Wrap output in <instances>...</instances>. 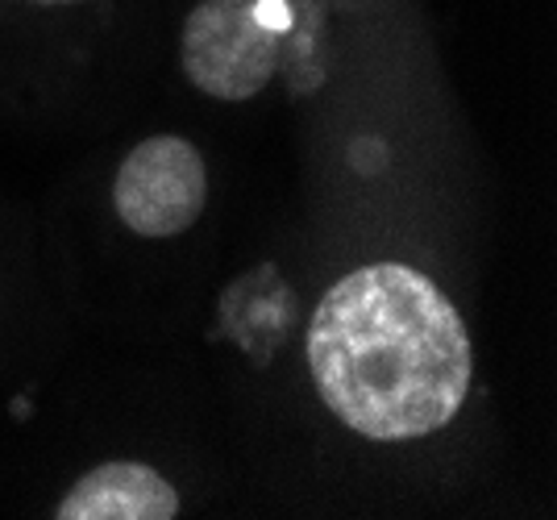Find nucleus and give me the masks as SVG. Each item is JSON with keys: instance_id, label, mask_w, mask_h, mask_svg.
I'll use <instances>...</instances> for the list:
<instances>
[{"instance_id": "f257e3e1", "label": "nucleus", "mask_w": 557, "mask_h": 520, "mask_svg": "<svg viewBox=\"0 0 557 520\" xmlns=\"http://www.w3.org/2000/svg\"><path fill=\"white\" fill-rule=\"evenodd\" d=\"M308 362L333 417L371 442L445 429L474 371L458 308L399 262H374L329 287L308 325Z\"/></svg>"}, {"instance_id": "f03ea898", "label": "nucleus", "mask_w": 557, "mask_h": 520, "mask_svg": "<svg viewBox=\"0 0 557 520\" xmlns=\"http://www.w3.org/2000/svg\"><path fill=\"white\" fill-rule=\"evenodd\" d=\"M278 67L275 29L258 0H200L184 25V72L216 100H250Z\"/></svg>"}, {"instance_id": "7ed1b4c3", "label": "nucleus", "mask_w": 557, "mask_h": 520, "mask_svg": "<svg viewBox=\"0 0 557 520\" xmlns=\"http://www.w3.org/2000/svg\"><path fill=\"white\" fill-rule=\"evenodd\" d=\"M205 159L184 138H146L116 171V216L141 237H175L205 213Z\"/></svg>"}, {"instance_id": "20e7f679", "label": "nucleus", "mask_w": 557, "mask_h": 520, "mask_svg": "<svg viewBox=\"0 0 557 520\" xmlns=\"http://www.w3.org/2000/svg\"><path fill=\"white\" fill-rule=\"evenodd\" d=\"M180 512V496L159 471L141 462H104L88 471L67 499L59 504V520H171Z\"/></svg>"}, {"instance_id": "39448f33", "label": "nucleus", "mask_w": 557, "mask_h": 520, "mask_svg": "<svg viewBox=\"0 0 557 520\" xmlns=\"http://www.w3.org/2000/svg\"><path fill=\"white\" fill-rule=\"evenodd\" d=\"M38 4H71V0H38Z\"/></svg>"}]
</instances>
